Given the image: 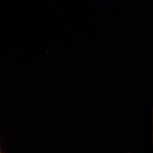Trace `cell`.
I'll use <instances>...</instances> for the list:
<instances>
[{
    "instance_id": "cell-1",
    "label": "cell",
    "mask_w": 153,
    "mask_h": 153,
    "mask_svg": "<svg viewBox=\"0 0 153 153\" xmlns=\"http://www.w3.org/2000/svg\"><path fill=\"white\" fill-rule=\"evenodd\" d=\"M0 153H5L4 151L1 150V144H0Z\"/></svg>"
}]
</instances>
